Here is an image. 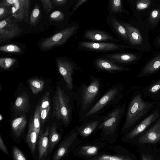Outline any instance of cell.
<instances>
[{"mask_svg": "<svg viewBox=\"0 0 160 160\" xmlns=\"http://www.w3.org/2000/svg\"><path fill=\"white\" fill-rule=\"evenodd\" d=\"M89 84L83 82L78 88L73 97L80 121L100 98L103 84L100 79L91 76Z\"/></svg>", "mask_w": 160, "mask_h": 160, "instance_id": "cell-1", "label": "cell"}, {"mask_svg": "<svg viewBox=\"0 0 160 160\" xmlns=\"http://www.w3.org/2000/svg\"><path fill=\"white\" fill-rule=\"evenodd\" d=\"M126 103L118 104L105 116L98 130H101L100 140L112 144L117 140L120 122L125 112Z\"/></svg>", "mask_w": 160, "mask_h": 160, "instance_id": "cell-2", "label": "cell"}, {"mask_svg": "<svg viewBox=\"0 0 160 160\" xmlns=\"http://www.w3.org/2000/svg\"><path fill=\"white\" fill-rule=\"evenodd\" d=\"M141 91H136L128 104L124 123L121 133L127 132L139 120L148 113L154 106L155 103L145 101Z\"/></svg>", "mask_w": 160, "mask_h": 160, "instance_id": "cell-3", "label": "cell"}, {"mask_svg": "<svg viewBox=\"0 0 160 160\" xmlns=\"http://www.w3.org/2000/svg\"><path fill=\"white\" fill-rule=\"evenodd\" d=\"M73 94L70 95L60 87H57L53 98V108L57 118L66 125L70 122L74 110Z\"/></svg>", "mask_w": 160, "mask_h": 160, "instance_id": "cell-4", "label": "cell"}, {"mask_svg": "<svg viewBox=\"0 0 160 160\" xmlns=\"http://www.w3.org/2000/svg\"><path fill=\"white\" fill-rule=\"evenodd\" d=\"M121 84H116L109 88L98 100L90 110L82 118L80 122L99 115L104 109L119 102L124 97Z\"/></svg>", "mask_w": 160, "mask_h": 160, "instance_id": "cell-5", "label": "cell"}, {"mask_svg": "<svg viewBox=\"0 0 160 160\" xmlns=\"http://www.w3.org/2000/svg\"><path fill=\"white\" fill-rule=\"evenodd\" d=\"M108 146V143L100 139L80 144L74 149V155L85 159L95 156Z\"/></svg>", "mask_w": 160, "mask_h": 160, "instance_id": "cell-6", "label": "cell"}, {"mask_svg": "<svg viewBox=\"0 0 160 160\" xmlns=\"http://www.w3.org/2000/svg\"><path fill=\"white\" fill-rule=\"evenodd\" d=\"M76 29V27L72 26L62 30L42 41L40 44L41 47L48 49L63 44L72 36Z\"/></svg>", "mask_w": 160, "mask_h": 160, "instance_id": "cell-7", "label": "cell"}, {"mask_svg": "<svg viewBox=\"0 0 160 160\" xmlns=\"http://www.w3.org/2000/svg\"><path fill=\"white\" fill-rule=\"evenodd\" d=\"M105 116L98 115L83 121L81 124L76 128L78 134L83 138L89 137L98 130Z\"/></svg>", "mask_w": 160, "mask_h": 160, "instance_id": "cell-8", "label": "cell"}, {"mask_svg": "<svg viewBox=\"0 0 160 160\" xmlns=\"http://www.w3.org/2000/svg\"><path fill=\"white\" fill-rule=\"evenodd\" d=\"M76 128L73 129L61 144L55 154L53 160H59L67 154L71 147L76 148L82 142L78 137Z\"/></svg>", "mask_w": 160, "mask_h": 160, "instance_id": "cell-9", "label": "cell"}, {"mask_svg": "<svg viewBox=\"0 0 160 160\" xmlns=\"http://www.w3.org/2000/svg\"><path fill=\"white\" fill-rule=\"evenodd\" d=\"M159 118V114L158 111H155L145 118L134 128L123 136L122 138V140H128L136 137L143 132Z\"/></svg>", "mask_w": 160, "mask_h": 160, "instance_id": "cell-10", "label": "cell"}, {"mask_svg": "<svg viewBox=\"0 0 160 160\" xmlns=\"http://www.w3.org/2000/svg\"><path fill=\"white\" fill-rule=\"evenodd\" d=\"M56 62L59 72L65 81L67 87L72 91L74 88L72 78L74 69L73 65L64 60L58 59Z\"/></svg>", "mask_w": 160, "mask_h": 160, "instance_id": "cell-11", "label": "cell"}, {"mask_svg": "<svg viewBox=\"0 0 160 160\" xmlns=\"http://www.w3.org/2000/svg\"><path fill=\"white\" fill-rule=\"evenodd\" d=\"M142 143H156L160 141V118L156 123L139 139Z\"/></svg>", "mask_w": 160, "mask_h": 160, "instance_id": "cell-12", "label": "cell"}, {"mask_svg": "<svg viewBox=\"0 0 160 160\" xmlns=\"http://www.w3.org/2000/svg\"><path fill=\"white\" fill-rule=\"evenodd\" d=\"M22 30L15 22H12L4 28L0 29V42L17 36Z\"/></svg>", "mask_w": 160, "mask_h": 160, "instance_id": "cell-13", "label": "cell"}, {"mask_svg": "<svg viewBox=\"0 0 160 160\" xmlns=\"http://www.w3.org/2000/svg\"><path fill=\"white\" fill-rule=\"evenodd\" d=\"M120 147H118V152L114 153L101 152L97 155L85 160H133L129 156L121 153Z\"/></svg>", "mask_w": 160, "mask_h": 160, "instance_id": "cell-14", "label": "cell"}, {"mask_svg": "<svg viewBox=\"0 0 160 160\" xmlns=\"http://www.w3.org/2000/svg\"><path fill=\"white\" fill-rule=\"evenodd\" d=\"M160 69V54L147 64L137 75L138 78L143 77L155 73Z\"/></svg>", "mask_w": 160, "mask_h": 160, "instance_id": "cell-15", "label": "cell"}, {"mask_svg": "<svg viewBox=\"0 0 160 160\" xmlns=\"http://www.w3.org/2000/svg\"><path fill=\"white\" fill-rule=\"evenodd\" d=\"M142 92L144 97L158 99L160 98V78L145 87Z\"/></svg>", "mask_w": 160, "mask_h": 160, "instance_id": "cell-16", "label": "cell"}, {"mask_svg": "<svg viewBox=\"0 0 160 160\" xmlns=\"http://www.w3.org/2000/svg\"><path fill=\"white\" fill-rule=\"evenodd\" d=\"M80 44L86 48L99 50H113L119 48L117 45L109 43L82 42L80 43Z\"/></svg>", "mask_w": 160, "mask_h": 160, "instance_id": "cell-17", "label": "cell"}, {"mask_svg": "<svg viewBox=\"0 0 160 160\" xmlns=\"http://www.w3.org/2000/svg\"><path fill=\"white\" fill-rule=\"evenodd\" d=\"M49 127H47L45 132L41 136L39 143V159L45 158L47 155L49 145Z\"/></svg>", "mask_w": 160, "mask_h": 160, "instance_id": "cell-18", "label": "cell"}, {"mask_svg": "<svg viewBox=\"0 0 160 160\" xmlns=\"http://www.w3.org/2000/svg\"><path fill=\"white\" fill-rule=\"evenodd\" d=\"M127 30L130 42L134 45H140L143 41L142 36L139 30L128 24L123 23Z\"/></svg>", "mask_w": 160, "mask_h": 160, "instance_id": "cell-19", "label": "cell"}, {"mask_svg": "<svg viewBox=\"0 0 160 160\" xmlns=\"http://www.w3.org/2000/svg\"><path fill=\"white\" fill-rule=\"evenodd\" d=\"M97 67L99 69L108 71H122L128 70V69L118 66L112 62L104 59L98 60L96 62Z\"/></svg>", "mask_w": 160, "mask_h": 160, "instance_id": "cell-20", "label": "cell"}, {"mask_svg": "<svg viewBox=\"0 0 160 160\" xmlns=\"http://www.w3.org/2000/svg\"><path fill=\"white\" fill-rule=\"evenodd\" d=\"M38 136V134L36 132L33 125L32 118H31L30 120L26 141L32 153H34L35 151L36 144Z\"/></svg>", "mask_w": 160, "mask_h": 160, "instance_id": "cell-21", "label": "cell"}, {"mask_svg": "<svg viewBox=\"0 0 160 160\" xmlns=\"http://www.w3.org/2000/svg\"><path fill=\"white\" fill-rule=\"evenodd\" d=\"M27 123V119L25 116H22L14 119L12 122V130L16 137H19L22 132Z\"/></svg>", "mask_w": 160, "mask_h": 160, "instance_id": "cell-22", "label": "cell"}, {"mask_svg": "<svg viewBox=\"0 0 160 160\" xmlns=\"http://www.w3.org/2000/svg\"><path fill=\"white\" fill-rule=\"evenodd\" d=\"M19 7L17 13L14 15L16 18L19 21H22L24 17H28V13L30 1L29 0H18Z\"/></svg>", "mask_w": 160, "mask_h": 160, "instance_id": "cell-23", "label": "cell"}, {"mask_svg": "<svg viewBox=\"0 0 160 160\" xmlns=\"http://www.w3.org/2000/svg\"><path fill=\"white\" fill-rule=\"evenodd\" d=\"M85 37L94 41H105L112 38L103 32L97 30H89L85 33Z\"/></svg>", "mask_w": 160, "mask_h": 160, "instance_id": "cell-24", "label": "cell"}, {"mask_svg": "<svg viewBox=\"0 0 160 160\" xmlns=\"http://www.w3.org/2000/svg\"><path fill=\"white\" fill-rule=\"evenodd\" d=\"M29 105V100L28 97L24 94L18 96L15 102V108L18 111L22 112L28 108Z\"/></svg>", "mask_w": 160, "mask_h": 160, "instance_id": "cell-25", "label": "cell"}, {"mask_svg": "<svg viewBox=\"0 0 160 160\" xmlns=\"http://www.w3.org/2000/svg\"><path fill=\"white\" fill-rule=\"evenodd\" d=\"M109 58L118 62L128 63L134 61L137 59L135 55L130 53L117 54L110 55Z\"/></svg>", "mask_w": 160, "mask_h": 160, "instance_id": "cell-26", "label": "cell"}, {"mask_svg": "<svg viewBox=\"0 0 160 160\" xmlns=\"http://www.w3.org/2000/svg\"><path fill=\"white\" fill-rule=\"evenodd\" d=\"M60 139V136L57 131L55 123L52 125L49 133V145L51 148H53Z\"/></svg>", "mask_w": 160, "mask_h": 160, "instance_id": "cell-27", "label": "cell"}, {"mask_svg": "<svg viewBox=\"0 0 160 160\" xmlns=\"http://www.w3.org/2000/svg\"><path fill=\"white\" fill-rule=\"evenodd\" d=\"M28 82L32 93L36 94L41 91L44 85V81L38 78L30 79Z\"/></svg>", "mask_w": 160, "mask_h": 160, "instance_id": "cell-28", "label": "cell"}, {"mask_svg": "<svg viewBox=\"0 0 160 160\" xmlns=\"http://www.w3.org/2000/svg\"><path fill=\"white\" fill-rule=\"evenodd\" d=\"M40 16V10L39 7L37 4L35 5L30 18L29 23L33 26H36L38 24Z\"/></svg>", "mask_w": 160, "mask_h": 160, "instance_id": "cell-29", "label": "cell"}, {"mask_svg": "<svg viewBox=\"0 0 160 160\" xmlns=\"http://www.w3.org/2000/svg\"><path fill=\"white\" fill-rule=\"evenodd\" d=\"M112 23L116 31L125 39H127L128 37L126 28L115 19H112Z\"/></svg>", "mask_w": 160, "mask_h": 160, "instance_id": "cell-30", "label": "cell"}, {"mask_svg": "<svg viewBox=\"0 0 160 160\" xmlns=\"http://www.w3.org/2000/svg\"><path fill=\"white\" fill-rule=\"evenodd\" d=\"M40 111L39 106H38L36 108L32 121L34 129L38 135L40 128Z\"/></svg>", "mask_w": 160, "mask_h": 160, "instance_id": "cell-31", "label": "cell"}, {"mask_svg": "<svg viewBox=\"0 0 160 160\" xmlns=\"http://www.w3.org/2000/svg\"><path fill=\"white\" fill-rule=\"evenodd\" d=\"M16 59L9 58H0V67L4 70L9 68L15 63Z\"/></svg>", "mask_w": 160, "mask_h": 160, "instance_id": "cell-32", "label": "cell"}, {"mask_svg": "<svg viewBox=\"0 0 160 160\" xmlns=\"http://www.w3.org/2000/svg\"><path fill=\"white\" fill-rule=\"evenodd\" d=\"M0 51L7 52L17 53L20 52L21 51V49L15 45L9 44L1 46Z\"/></svg>", "mask_w": 160, "mask_h": 160, "instance_id": "cell-33", "label": "cell"}, {"mask_svg": "<svg viewBox=\"0 0 160 160\" xmlns=\"http://www.w3.org/2000/svg\"><path fill=\"white\" fill-rule=\"evenodd\" d=\"M39 107L40 111L43 109L50 108V94L49 92H46L43 96Z\"/></svg>", "mask_w": 160, "mask_h": 160, "instance_id": "cell-34", "label": "cell"}, {"mask_svg": "<svg viewBox=\"0 0 160 160\" xmlns=\"http://www.w3.org/2000/svg\"><path fill=\"white\" fill-rule=\"evenodd\" d=\"M64 18V15L62 12L60 11H56L51 13L49 19L50 21L56 22L63 20Z\"/></svg>", "mask_w": 160, "mask_h": 160, "instance_id": "cell-35", "label": "cell"}, {"mask_svg": "<svg viewBox=\"0 0 160 160\" xmlns=\"http://www.w3.org/2000/svg\"><path fill=\"white\" fill-rule=\"evenodd\" d=\"M110 5L111 10L113 12H119L122 10V3L120 0H111Z\"/></svg>", "mask_w": 160, "mask_h": 160, "instance_id": "cell-36", "label": "cell"}, {"mask_svg": "<svg viewBox=\"0 0 160 160\" xmlns=\"http://www.w3.org/2000/svg\"><path fill=\"white\" fill-rule=\"evenodd\" d=\"M151 3L150 0H142L137 1L136 4V9L138 10H143L148 8Z\"/></svg>", "mask_w": 160, "mask_h": 160, "instance_id": "cell-37", "label": "cell"}, {"mask_svg": "<svg viewBox=\"0 0 160 160\" xmlns=\"http://www.w3.org/2000/svg\"><path fill=\"white\" fill-rule=\"evenodd\" d=\"M160 18V9L154 10L150 13L149 18L150 22L152 23H155Z\"/></svg>", "mask_w": 160, "mask_h": 160, "instance_id": "cell-38", "label": "cell"}, {"mask_svg": "<svg viewBox=\"0 0 160 160\" xmlns=\"http://www.w3.org/2000/svg\"><path fill=\"white\" fill-rule=\"evenodd\" d=\"M13 153L15 160H26L22 153L16 147L13 148Z\"/></svg>", "mask_w": 160, "mask_h": 160, "instance_id": "cell-39", "label": "cell"}, {"mask_svg": "<svg viewBox=\"0 0 160 160\" xmlns=\"http://www.w3.org/2000/svg\"><path fill=\"white\" fill-rule=\"evenodd\" d=\"M40 1L42 4L43 8L46 12L47 14H48L49 12L54 8L51 1L50 0H41Z\"/></svg>", "mask_w": 160, "mask_h": 160, "instance_id": "cell-40", "label": "cell"}, {"mask_svg": "<svg viewBox=\"0 0 160 160\" xmlns=\"http://www.w3.org/2000/svg\"><path fill=\"white\" fill-rule=\"evenodd\" d=\"M11 12L10 7H0V20L7 16Z\"/></svg>", "mask_w": 160, "mask_h": 160, "instance_id": "cell-41", "label": "cell"}, {"mask_svg": "<svg viewBox=\"0 0 160 160\" xmlns=\"http://www.w3.org/2000/svg\"><path fill=\"white\" fill-rule=\"evenodd\" d=\"M50 108L43 109L40 111V118L41 122L44 123L47 119Z\"/></svg>", "mask_w": 160, "mask_h": 160, "instance_id": "cell-42", "label": "cell"}, {"mask_svg": "<svg viewBox=\"0 0 160 160\" xmlns=\"http://www.w3.org/2000/svg\"><path fill=\"white\" fill-rule=\"evenodd\" d=\"M16 0H4L0 2V7L3 6L10 7L17 2Z\"/></svg>", "mask_w": 160, "mask_h": 160, "instance_id": "cell-43", "label": "cell"}, {"mask_svg": "<svg viewBox=\"0 0 160 160\" xmlns=\"http://www.w3.org/2000/svg\"><path fill=\"white\" fill-rule=\"evenodd\" d=\"M12 22L10 17L5 18L0 22V29H2Z\"/></svg>", "mask_w": 160, "mask_h": 160, "instance_id": "cell-44", "label": "cell"}, {"mask_svg": "<svg viewBox=\"0 0 160 160\" xmlns=\"http://www.w3.org/2000/svg\"><path fill=\"white\" fill-rule=\"evenodd\" d=\"M0 148L2 151L6 154L8 155H9L8 149L4 143L1 135H0Z\"/></svg>", "mask_w": 160, "mask_h": 160, "instance_id": "cell-45", "label": "cell"}, {"mask_svg": "<svg viewBox=\"0 0 160 160\" xmlns=\"http://www.w3.org/2000/svg\"><path fill=\"white\" fill-rule=\"evenodd\" d=\"M67 1V0H53L52 3L55 5L62 6L66 3Z\"/></svg>", "mask_w": 160, "mask_h": 160, "instance_id": "cell-46", "label": "cell"}, {"mask_svg": "<svg viewBox=\"0 0 160 160\" xmlns=\"http://www.w3.org/2000/svg\"><path fill=\"white\" fill-rule=\"evenodd\" d=\"M88 0H79L78 1L77 4L76 5L73 9V11L75 10L85 2L88 1Z\"/></svg>", "mask_w": 160, "mask_h": 160, "instance_id": "cell-47", "label": "cell"}, {"mask_svg": "<svg viewBox=\"0 0 160 160\" xmlns=\"http://www.w3.org/2000/svg\"><path fill=\"white\" fill-rule=\"evenodd\" d=\"M142 160H152V159L149 155L143 154L142 156Z\"/></svg>", "mask_w": 160, "mask_h": 160, "instance_id": "cell-48", "label": "cell"}, {"mask_svg": "<svg viewBox=\"0 0 160 160\" xmlns=\"http://www.w3.org/2000/svg\"><path fill=\"white\" fill-rule=\"evenodd\" d=\"M3 119L2 117L1 114H0V120H2Z\"/></svg>", "mask_w": 160, "mask_h": 160, "instance_id": "cell-49", "label": "cell"}, {"mask_svg": "<svg viewBox=\"0 0 160 160\" xmlns=\"http://www.w3.org/2000/svg\"><path fill=\"white\" fill-rule=\"evenodd\" d=\"M159 42L160 43V39H159Z\"/></svg>", "mask_w": 160, "mask_h": 160, "instance_id": "cell-50", "label": "cell"}]
</instances>
